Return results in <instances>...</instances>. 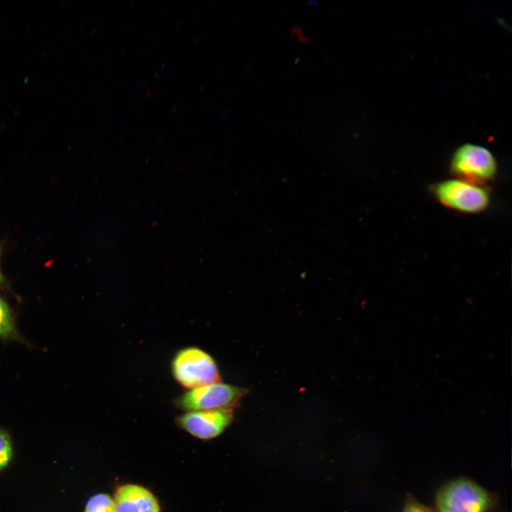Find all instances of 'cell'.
Returning a JSON list of instances; mask_svg holds the SVG:
<instances>
[{
	"mask_svg": "<svg viewBox=\"0 0 512 512\" xmlns=\"http://www.w3.org/2000/svg\"><path fill=\"white\" fill-rule=\"evenodd\" d=\"M494 498L486 489L467 478L444 484L435 498V512H487Z\"/></svg>",
	"mask_w": 512,
	"mask_h": 512,
	"instance_id": "obj_1",
	"label": "cell"
},
{
	"mask_svg": "<svg viewBox=\"0 0 512 512\" xmlns=\"http://www.w3.org/2000/svg\"><path fill=\"white\" fill-rule=\"evenodd\" d=\"M171 370L176 381L188 390L220 382V375L213 358L195 346L178 351L171 360Z\"/></svg>",
	"mask_w": 512,
	"mask_h": 512,
	"instance_id": "obj_2",
	"label": "cell"
},
{
	"mask_svg": "<svg viewBox=\"0 0 512 512\" xmlns=\"http://www.w3.org/2000/svg\"><path fill=\"white\" fill-rule=\"evenodd\" d=\"M245 393L243 388L218 382L189 390L173 404L186 412L233 409Z\"/></svg>",
	"mask_w": 512,
	"mask_h": 512,
	"instance_id": "obj_3",
	"label": "cell"
},
{
	"mask_svg": "<svg viewBox=\"0 0 512 512\" xmlns=\"http://www.w3.org/2000/svg\"><path fill=\"white\" fill-rule=\"evenodd\" d=\"M450 168L459 179L479 185L495 176L497 164L494 155L486 148L464 144L455 151Z\"/></svg>",
	"mask_w": 512,
	"mask_h": 512,
	"instance_id": "obj_4",
	"label": "cell"
},
{
	"mask_svg": "<svg viewBox=\"0 0 512 512\" xmlns=\"http://www.w3.org/2000/svg\"><path fill=\"white\" fill-rule=\"evenodd\" d=\"M433 193L444 206L464 213H479L485 210L489 203L486 189L462 179L438 183L434 186Z\"/></svg>",
	"mask_w": 512,
	"mask_h": 512,
	"instance_id": "obj_5",
	"label": "cell"
},
{
	"mask_svg": "<svg viewBox=\"0 0 512 512\" xmlns=\"http://www.w3.org/2000/svg\"><path fill=\"white\" fill-rule=\"evenodd\" d=\"M233 419V409H220L186 412L176 417V422L193 437L208 440L220 435Z\"/></svg>",
	"mask_w": 512,
	"mask_h": 512,
	"instance_id": "obj_6",
	"label": "cell"
},
{
	"mask_svg": "<svg viewBox=\"0 0 512 512\" xmlns=\"http://www.w3.org/2000/svg\"><path fill=\"white\" fill-rule=\"evenodd\" d=\"M117 512H160L156 497L146 488L133 484L119 486L114 495Z\"/></svg>",
	"mask_w": 512,
	"mask_h": 512,
	"instance_id": "obj_7",
	"label": "cell"
},
{
	"mask_svg": "<svg viewBox=\"0 0 512 512\" xmlns=\"http://www.w3.org/2000/svg\"><path fill=\"white\" fill-rule=\"evenodd\" d=\"M0 338L4 340H18V333L14 314L4 297L0 294Z\"/></svg>",
	"mask_w": 512,
	"mask_h": 512,
	"instance_id": "obj_8",
	"label": "cell"
},
{
	"mask_svg": "<svg viewBox=\"0 0 512 512\" xmlns=\"http://www.w3.org/2000/svg\"><path fill=\"white\" fill-rule=\"evenodd\" d=\"M84 512H117L114 498L105 493L91 496L86 501Z\"/></svg>",
	"mask_w": 512,
	"mask_h": 512,
	"instance_id": "obj_9",
	"label": "cell"
},
{
	"mask_svg": "<svg viewBox=\"0 0 512 512\" xmlns=\"http://www.w3.org/2000/svg\"><path fill=\"white\" fill-rule=\"evenodd\" d=\"M14 455L13 443L10 435L0 430V471L9 466Z\"/></svg>",
	"mask_w": 512,
	"mask_h": 512,
	"instance_id": "obj_10",
	"label": "cell"
},
{
	"mask_svg": "<svg viewBox=\"0 0 512 512\" xmlns=\"http://www.w3.org/2000/svg\"><path fill=\"white\" fill-rule=\"evenodd\" d=\"M401 512H435V511L422 504L412 495H407Z\"/></svg>",
	"mask_w": 512,
	"mask_h": 512,
	"instance_id": "obj_11",
	"label": "cell"
},
{
	"mask_svg": "<svg viewBox=\"0 0 512 512\" xmlns=\"http://www.w3.org/2000/svg\"><path fill=\"white\" fill-rule=\"evenodd\" d=\"M1 247H0V284H1L4 282V277L3 275V273L1 270Z\"/></svg>",
	"mask_w": 512,
	"mask_h": 512,
	"instance_id": "obj_12",
	"label": "cell"
}]
</instances>
